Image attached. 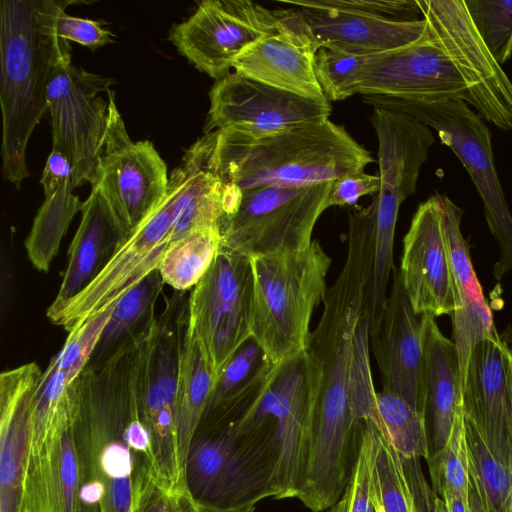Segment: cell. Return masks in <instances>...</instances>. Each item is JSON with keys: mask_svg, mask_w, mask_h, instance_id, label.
<instances>
[{"mask_svg": "<svg viewBox=\"0 0 512 512\" xmlns=\"http://www.w3.org/2000/svg\"><path fill=\"white\" fill-rule=\"evenodd\" d=\"M426 21L413 43L368 54L358 94L461 100L512 131V81L479 36L465 0H417Z\"/></svg>", "mask_w": 512, "mask_h": 512, "instance_id": "obj_1", "label": "cell"}, {"mask_svg": "<svg viewBox=\"0 0 512 512\" xmlns=\"http://www.w3.org/2000/svg\"><path fill=\"white\" fill-rule=\"evenodd\" d=\"M75 436L79 491L100 493L101 512H132L141 474L154 469L139 412L131 336L79 376Z\"/></svg>", "mask_w": 512, "mask_h": 512, "instance_id": "obj_2", "label": "cell"}, {"mask_svg": "<svg viewBox=\"0 0 512 512\" xmlns=\"http://www.w3.org/2000/svg\"><path fill=\"white\" fill-rule=\"evenodd\" d=\"M203 137L209 169L223 185L242 192L335 181L375 161L343 125L329 118L262 137L229 129Z\"/></svg>", "mask_w": 512, "mask_h": 512, "instance_id": "obj_3", "label": "cell"}, {"mask_svg": "<svg viewBox=\"0 0 512 512\" xmlns=\"http://www.w3.org/2000/svg\"><path fill=\"white\" fill-rule=\"evenodd\" d=\"M280 447L275 420L253 415L241 422L202 416L189 443L184 484L200 507L253 512L278 498Z\"/></svg>", "mask_w": 512, "mask_h": 512, "instance_id": "obj_4", "label": "cell"}, {"mask_svg": "<svg viewBox=\"0 0 512 512\" xmlns=\"http://www.w3.org/2000/svg\"><path fill=\"white\" fill-rule=\"evenodd\" d=\"M0 59L3 174L19 188L29 175V138L47 112L51 74L59 62L71 59V46L42 20L38 0H2Z\"/></svg>", "mask_w": 512, "mask_h": 512, "instance_id": "obj_5", "label": "cell"}, {"mask_svg": "<svg viewBox=\"0 0 512 512\" xmlns=\"http://www.w3.org/2000/svg\"><path fill=\"white\" fill-rule=\"evenodd\" d=\"M251 334L272 364L306 350L314 310L327 294L332 259L319 240L296 251L251 257Z\"/></svg>", "mask_w": 512, "mask_h": 512, "instance_id": "obj_6", "label": "cell"}, {"mask_svg": "<svg viewBox=\"0 0 512 512\" xmlns=\"http://www.w3.org/2000/svg\"><path fill=\"white\" fill-rule=\"evenodd\" d=\"M188 300L174 296L133 337L140 417L149 432L153 469L168 489H186L178 442V374Z\"/></svg>", "mask_w": 512, "mask_h": 512, "instance_id": "obj_7", "label": "cell"}, {"mask_svg": "<svg viewBox=\"0 0 512 512\" xmlns=\"http://www.w3.org/2000/svg\"><path fill=\"white\" fill-rule=\"evenodd\" d=\"M373 108L410 115L434 129L467 170L482 200L490 232L500 248L493 274L500 280L512 270V214L496 171L491 132L461 100H426L395 95H362Z\"/></svg>", "mask_w": 512, "mask_h": 512, "instance_id": "obj_8", "label": "cell"}, {"mask_svg": "<svg viewBox=\"0 0 512 512\" xmlns=\"http://www.w3.org/2000/svg\"><path fill=\"white\" fill-rule=\"evenodd\" d=\"M378 140L380 189L368 205L374 223V262L365 291L370 313H382L393 271V246L401 204L417 188L420 170L435 142L432 129L414 117L373 108L370 118Z\"/></svg>", "mask_w": 512, "mask_h": 512, "instance_id": "obj_9", "label": "cell"}, {"mask_svg": "<svg viewBox=\"0 0 512 512\" xmlns=\"http://www.w3.org/2000/svg\"><path fill=\"white\" fill-rule=\"evenodd\" d=\"M333 181L304 187L243 191L235 211L219 223L221 245L249 258L307 248Z\"/></svg>", "mask_w": 512, "mask_h": 512, "instance_id": "obj_10", "label": "cell"}, {"mask_svg": "<svg viewBox=\"0 0 512 512\" xmlns=\"http://www.w3.org/2000/svg\"><path fill=\"white\" fill-rule=\"evenodd\" d=\"M253 295L251 259L221 245L207 273L191 289L187 319L215 383L252 337Z\"/></svg>", "mask_w": 512, "mask_h": 512, "instance_id": "obj_11", "label": "cell"}, {"mask_svg": "<svg viewBox=\"0 0 512 512\" xmlns=\"http://www.w3.org/2000/svg\"><path fill=\"white\" fill-rule=\"evenodd\" d=\"M114 83L111 78L85 71L71 59L59 62L47 87L53 146L68 158L73 187L97 185L110 125V104L100 93Z\"/></svg>", "mask_w": 512, "mask_h": 512, "instance_id": "obj_12", "label": "cell"}, {"mask_svg": "<svg viewBox=\"0 0 512 512\" xmlns=\"http://www.w3.org/2000/svg\"><path fill=\"white\" fill-rule=\"evenodd\" d=\"M176 192L177 181L171 172L161 204L118 244L102 270L80 293L59 310L46 314L53 324L69 333L114 307L123 295L158 269L172 241Z\"/></svg>", "mask_w": 512, "mask_h": 512, "instance_id": "obj_13", "label": "cell"}, {"mask_svg": "<svg viewBox=\"0 0 512 512\" xmlns=\"http://www.w3.org/2000/svg\"><path fill=\"white\" fill-rule=\"evenodd\" d=\"M275 10L250 0H205L169 39L196 68L219 80L259 40L277 32Z\"/></svg>", "mask_w": 512, "mask_h": 512, "instance_id": "obj_14", "label": "cell"}, {"mask_svg": "<svg viewBox=\"0 0 512 512\" xmlns=\"http://www.w3.org/2000/svg\"><path fill=\"white\" fill-rule=\"evenodd\" d=\"M107 93L111 116L97 185L126 237L164 200L169 177L166 164L150 141H131L114 91L108 89Z\"/></svg>", "mask_w": 512, "mask_h": 512, "instance_id": "obj_15", "label": "cell"}, {"mask_svg": "<svg viewBox=\"0 0 512 512\" xmlns=\"http://www.w3.org/2000/svg\"><path fill=\"white\" fill-rule=\"evenodd\" d=\"M210 109L204 133L233 130L262 137L328 119V100L290 93L238 72L216 80L209 92Z\"/></svg>", "mask_w": 512, "mask_h": 512, "instance_id": "obj_16", "label": "cell"}, {"mask_svg": "<svg viewBox=\"0 0 512 512\" xmlns=\"http://www.w3.org/2000/svg\"><path fill=\"white\" fill-rule=\"evenodd\" d=\"M462 401L464 420L512 470V346L501 336L486 338L471 351Z\"/></svg>", "mask_w": 512, "mask_h": 512, "instance_id": "obj_17", "label": "cell"}, {"mask_svg": "<svg viewBox=\"0 0 512 512\" xmlns=\"http://www.w3.org/2000/svg\"><path fill=\"white\" fill-rule=\"evenodd\" d=\"M277 30L289 34L313 55L319 48L371 54L399 48L418 40L426 21H391L365 14L289 8L275 10Z\"/></svg>", "mask_w": 512, "mask_h": 512, "instance_id": "obj_18", "label": "cell"}, {"mask_svg": "<svg viewBox=\"0 0 512 512\" xmlns=\"http://www.w3.org/2000/svg\"><path fill=\"white\" fill-rule=\"evenodd\" d=\"M399 271L417 315L437 317L453 313V273L440 194L422 202L414 213L403 239Z\"/></svg>", "mask_w": 512, "mask_h": 512, "instance_id": "obj_19", "label": "cell"}, {"mask_svg": "<svg viewBox=\"0 0 512 512\" xmlns=\"http://www.w3.org/2000/svg\"><path fill=\"white\" fill-rule=\"evenodd\" d=\"M382 386L423 416L424 351L422 320L410 303L399 268H393L392 286L377 330L369 335Z\"/></svg>", "mask_w": 512, "mask_h": 512, "instance_id": "obj_20", "label": "cell"}, {"mask_svg": "<svg viewBox=\"0 0 512 512\" xmlns=\"http://www.w3.org/2000/svg\"><path fill=\"white\" fill-rule=\"evenodd\" d=\"M309 408L308 359L303 351L274 365L263 397L252 414L269 415L276 422L280 447L277 499L297 498L299 493Z\"/></svg>", "mask_w": 512, "mask_h": 512, "instance_id": "obj_21", "label": "cell"}, {"mask_svg": "<svg viewBox=\"0 0 512 512\" xmlns=\"http://www.w3.org/2000/svg\"><path fill=\"white\" fill-rule=\"evenodd\" d=\"M424 351L423 419L427 464L443 451L456 420L462 416V377L455 344L439 329L435 317L421 315Z\"/></svg>", "mask_w": 512, "mask_h": 512, "instance_id": "obj_22", "label": "cell"}, {"mask_svg": "<svg viewBox=\"0 0 512 512\" xmlns=\"http://www.w3.org/2000/svg\"><path fill=\"white\" fill-rule=\"evenodd\" d=\"M440 202L453 273L452 341L458 353L461 377H463L475 345L499 334L473 268L470 246L460 229L464 211L445 195H440Z\"/></svg>", "mask_w": 512, "mask_h": 512, "instance_id": "obj_23", "label": "cell"}, {"mask_svg": "<svg viewBox=\"0 0 512 512\" xmlns=\"http://www.w3.org/2000/svg\"><path fill=\"white\" fill-rule=\"evenodd\" d=\"M41 373L32 362L0 376V512L23 511L30 404Z\"/></svg>", "mask_w": 512, "mask_h": 512, "instance_id": "obj_24", "label": "cell"}, {"mask_svg": "<svg viewBox=\"0 0 512 512\" xmlns=\"http://www.w3.org/2000/svg\"><path fill=\"white\" fill-rule=\"evenodd\" d=\"M82 217L68 250V264L54 301L46 314L59 310L102 270L125 238L107 199L95 185L84 202Z\"/></svg>", "mask_w": 512, "mask_h": 512, "instance_id": "obj_25", "label": "cell"}, {"mask_svg": "<svg viewBox=\"0 0 512 512\" xmlns=\"http://www.w3.org/2000/svg\"><path fill=\"white\" fill-rule=\"evenodd\" d=\"M314 55L289 34L277 30L243 52L235 72L296 95L327 100L314 71Z\"/></svg>", "mask_w": 512, "mask_h": 512, "instance_id": "obj_26", "label": "cell"}, {"mask_svg": "<svg viewBox=\"0 0 512 512\" xmlns=\"http://www.w3.org/2000/svg\"><path fill=\"white\" fill-rule=\"evenodd\" d=\"M177 181L172 240L195 230L219 227L223 217V187L209 169L204 137L186 152L172 171Z\"/></svg>", "mask_w": 512, "mask_h": 512, "instance_id": "obj_27", "label": "cell"}, {"mask_svg": "<svg viewBox=\"0 0 512 512\" xmlns=\"http://www.w3.org/2000/svg\"><path fill=\"white\" fill-rule=\"evenodd\" d=\"M215 381L201 347L186 326L178 374V442L182 468L191 437L209 403ZM184 476V475H183Z\"/></svg>", "mask_w": 512, "mask_h": 512, "instance_id": "obj_28", "label": "cell"}, {"mask_svg": "<svg viewBox=\"0 0 512 512\" xmlns=\"http://www.w3.org/2000/svg\"><path fill=\"white\" fill-rule=\"evenodd\" d=\"M465 429L470 512H512V470L493 455L478 431L466 421Z\"/></svg>", "mask_w": 512, "mask_h": 512, "instance_id": "obj_29", "label": "cell"}, {"mask_svg": "<svg viewBox=\"0 0 512 512\" xmlns=\"http://www.w3.org/2000/svg\"><path fill=\"white\" fill-rule=\"evenodd\" d=\"M221 240L219 227L195 230L172 240L158 267L163 283L177 292L192 289L211 267Z\"/></svg>", "mask_w": 512, "mask_h": 512, "instance_id": "obj_30", "label": "cell"}, {"mask_svg": "<svg viewBox=\"0 0 512 512\" xmlns=\"http://www.w3.org/2000/svg\"><path fill=\"white\" fill-rule=\"evenodd\" d=\"M73 189L72 184H66L45 198L25 240L28 258L40 272L49 270L71 220L83 209L84 202L72 194Z\"/></svg>", "mask_w": 512, "mask_h": 512, "instance_id": "obj_31", "label": "cell"}, {"mask_svg": "<svg viewBox=\"0 0 512 512\" xmlns=\"http://www.w3.org/2000/svg\"><path fill=\"white\" fill-rule=\"evenodd\" d=\"M371 477L381 512H417L415 494L400 454L371 419Z\"/></svg>", "mask_w": 512, "mask_h": 512, "instance_id": "obj_32", "label": "cell"}, {"mask_svg": "<svg viewBox=\"0 0 512 512\" xmlns=\"http://www.w3.org/2000/svg\"><path fill=\"white\" fill-rule=\"evenodd\" d=\"M377 409L384 435L404 458H427L428 446L423 416L391 392H376Z\"/></svg>", "mask_w": 512, "mask_h": 512, "instance_id": "obj_33", "label": "cell"}, {"mask_svg": "<svg viewBox=\"0 0 512 512\" xmlns=\"http://www.w3.org/2000/svg\"><path fill=\"white\" fill-rule=\"evenodd\" d=\"M163 284L157 269L122 296L115 305L97 346L101 352L111 348L123 336L129 337L128 334L132 335L130 332H133L138 324L144 325L149 320L154 314V306Z\"/></svg>", "mask_w": 512, "mask_h": 512, "instance_id": "obj_34", "label": "cell"}, {"mask_svg": "<svg viewBox=\"0 0 512 512\" xmlns=\"http://www.w3.org/2000/svg\"><path fill=\"white\" fill-rule=\"evenodd\" d=\"M368 54L336 48H319L314 55L317 81L328 101L344 100L358 94Z\"/></svg>", "mask_w": 512, "mask_h": 512, "instance_id": "obj_35", "label": "cell"}, {"mask_svg": "<svg viewBox=\"0 0 512 512\" xmlns=\"http://www.w3.org/2000/svg\"><path fill=\"white\" fill-rule=\"evenodd\" d=\"M271 365L274 364L270 362L259 344L252 337L249 338L219 375L206 410L240 395Z\"/></svg>", "mask_w": 512, "mask_h": 512, "instance_id": "obj_36", "label": "cell"}, {"mask_svg": "<svg viewBox=\"0 0 512 512\" xmlns=\"http://www.w3.org/2000/svg\"><path fill=\"white\" fill-rule=\"evenodd\" d=\"M484 45L499 65L512 56V1L465 0Z\"/></svg>", "mask_w": 512, "mask_h": 512, "instance_id": "obj_37", "label": "cell"}, {"mask_svg": "<svg viewBox=\"0 0 512 512\" xmlns=\"http://www.w3.org/2000/svg\"><path fill=\"white\" fill-rule=\"evenodd\" d=\"M371 453V419H363L359 424V442L348 484L340 499L326 512H375Z\"/></svg>", "mask_w": 512, "mask_h": 512, "instance_id": "obj_38", "label": "cell"}, {"mask_svg": "<svg viewBox=\"0 0 512 512\" xmlns=\"http://www.w3.org/2000/svg\"><path fill=\"white\" fill-rule=\"evenodd\" d=\"M428 469L432 489L438 496L445 487L467 496L468 450L464 414L456 420L443 451Z\"/></svg>", "mask_w": 512, "mask_h": 512, "instance_id": "obj_39", "label": "cell"}, {"mask_svg": "<svg viewBox=\"0 0 512 512\" xmlns=\"http://www.w3.org/2000/svg\"><path fill=\"white\" fill-rule=\"evenodd\" d=\"M71 1H38L40 17L52 33L66 41L77 42L91 49L113 42V34L95 20L70 16L65 6Z\"/></svg>", "mask_w": 512, "mask_h": 512, "instance_id": "obj_40", "label": "cell"}, {"mask_svg": "<svg viewBox=\"0 0 512 512\" xmlns=\"http://www.w3.org/2000/svg\"><path fill=\"white\" fill-rule=\"evenodd\" d=\"M282 2L296 8L359 13L391 21L422 19L417 0H283Z\"/></svg>", "mask_w": 512, "mask_h": 512, "instance_id": "obj_41", "label": "cell"}, {"mask_svg": "<svg viewBox=\"0 0 512 512\" xmlns=\"http://www.w3.org/2000/svg\"><path fill=\"white\" fill-rule=\"evenodd\" d=\"M132 512H198V505L186 489H168L147 470L136 485Z\"/></svg>", "mask_w": 512, "mask_h": 512, "instance_id": "obj_42", "label": "cell"}, {"mask_svg": "<svg viewBox=\"0 0 512 512\" xmlns=\"http://www.w3.org/2000/svg\"><path fill=\"white\" fill-rule=\"evenodd\" d=\"M379 175L359 171L333 181L326 207L355 204L362 196L374 195L380 189Z\"/></svg>", "mask_w": 512, "mask_h": 512, "instance_id": "obj_43", "label": "cell"}, {"mask_svg": "<svg viewBox=\"0 0 512 512\" xmlns=\"http://www.w3.org/2000/svg\"><path fill=\"white\" fill-rule=\"evenodd\" d=\"M40 183L43 185L45 198L51 197L66 184L73 185L71 163L67 156L55 146L47 158Z\"/></svg>", "mask_w": 512, "mask_h": 512, "instance_id": "obj_44", "label": "cell"}, {"mask_svg": "<svg viewBox=\"0 0 512 512\" xmlns=\"http://www.w3.org/2000/svg\"><path fill=\"white\" fill-rule=\"evenodd\" d=\"M439 497L444 502L446 512H470L467 496L450 488H443Z\"/></svg>", "mask_w": 512, "mask_h": 512, "instance_id": "obj_45", "label": "cell"}, {"mask_svg": "<svg viewBox=\"0 0 512 512\" xmlns=\"http://www.w3.org/2000/svg\"><path fill=\"white\" fill-rule=\"evenodd\" d=\"M433 512H446L445 506H444V502L441 499V497H439V496H437V498L435 500V505H434V511Z\"/></svg>", "mask_w": 512, "mask_h": 512, "instance_id": "obj_46", "label": "cell"}, {"mask_svg": "<svg viewBox=\"0 0 512 512\" xmlns=\"http://www.w3.org/2000/svg\"><path fill=\"white\" fill-rule=\"evenodd\" d=\"M198 512H224V511H217V510H212V509L203 508V507L198 506Z\"/></svg>", "mask_w": 512, "mask_h": 512, "instance_id": "obj_47", "label": "cell"}, {"mask_svg": "<svg viewBox=\"0 0 512 512\" xmlns=\"http://www.w3.org/2000/svg\"><path fill=\"white\" fill-rule=\"evenodd\" d=\"M375 512H381V510L377 507H375Z\"/></svg>", "mask_w": 512, "mask_h": 512, "instance_id": "obj_48", "label": "cell"}]
</instances>
